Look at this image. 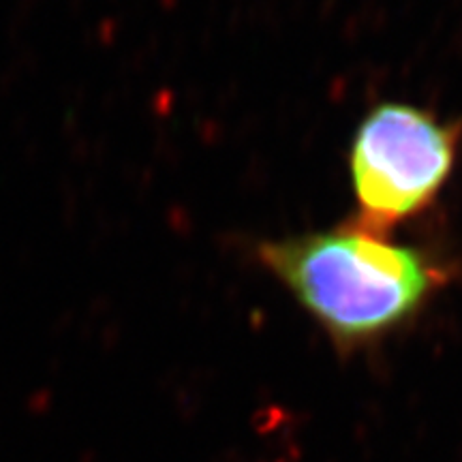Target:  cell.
Listing matches in <instances>:
<instances>
[{
    "instance_id": "obj_1",
    "label": "cell",
    "mask_w": 462,
    "mask_h": 462,
    "mask_svg": "<svg viewBox=\"0 0 462 462\" xmlns=\"http://www.w3.org/2000/svg\"><path fill=\"white\" fill-rule=\"evenodd\" d=\"M257 257L340 353L409 325L452 276L432 250L358 221L261 242Z\"/></svg>"
},
{
    "instance_id": "obj_2",
    "label": "cell",
    "mask_w": 462,
    "mask_h": 462,
    "mask_svg": "<svg viewBox=\"0 0 462 462\" xmlns=\"http://www.w3.org/2000/svg\"><path fill=\"white\" fill-rule=\"evenodd\" d=\"M460 135L458 122L426 107L402 101L373 105L346 152L355 221L392 234L430 208L454 173Z\"/></svg>"
}]
</instances>
